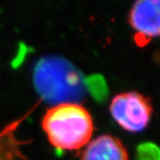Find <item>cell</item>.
<instances>
[{
	"label": "cell",
	"mask_w": 160,
	"mask_h": 160,
	"mask_svg": "<svg viewBox=\"0 0 160 160\" xmlns=\"http://www.w3.org/2000/svg\"><path fill=\"white\" fill-rule=\"evenodd\" d=\"M80 160H129L127 148L116 137L103 134L91 140Z\"/></svg>",
	"instance_id": "5"
},
{
	"label": "cell",
	"mask_w": 160,
	"mask_h": 160,
	"mask_svg": "<svg viewBox=\"0 0 160 160\" xmlns=\"http://www.w3.org/2000/svg\"><path fill=\"white\" fill-rule=\"evenodd\" d=\"M42 128L57 150L77 151L92 139L94 122L90 112L78 102H64L47 110Z\"/></svg>",
	"instance_id": "1"
},
{
	"label": "cell",
	"mask_w": 160,
	"mask_h": 160,
	"mask_svg": "<svg viewBox=\"0 0 160 160\" xmlns=\"http://www.w3.org/2000/svg\"><path fill=\"white\" fill-rule=\"evenodd\" d=\"M112 118L122 128L129 132H140L150 123L152 115L151 100L138 92H124L111 100Z\"/></svg>",
	"instance_id": "3"
},
{
	"label": "cell",
	"mask_w": 160,
	"mask_h": 160,
	"mask_svg": "<svg viewBox=\"0 0 160 160\" xmlns=\"http://www.w3.org/2000/svg\"><path fill=\"white\" fill-rule=\"evenodd\" d=\"M34 85L42 99L55 105L81 98L86 80L70 61L59 56H47L35 67Z\"/></svg>",
	"instance_id": "2"
},
{
	"label": "cell",
	"mask_w": 160,
	"mask_h": 160,
	"mask_svg": "<svg viewBox=\"0 0 160 160\" xmlns=\"http://www.w3.org/2000/svg\"><path fill=\"white\" fill-rule=\"evenodd\" d=\"M129 24L134 39L143 48L152 39L160 38V0H139L130 9Z\"/></svg>",
	"instance_id": "4"
},
{
	"label": "cell",
	"mask_w": 160,
	"mask_h": 160,
	"mask_svg": "<svg viewBox=\"0 0 160 160\" xmlns=\"http://www.w3.org/2000/svg\"><path fill=\"white\" fill-rule=\"evenodd\" d=\"M89 88L91 94L98 99H104L108 95V87L104 78L100 75L90 77L88 82L86 80V88Z\"/></svg>",
	"instance_id": "7"
},
{
	"label": "cell",
	"mask_w": 160,
	"mask_h": 160,
	"mask_svg": "<svg viewBox=\"0 0 160 160\" xmlns=\"http://www.w3.org/2000/svg\"><path fill=\"white\" fill-rule=\"evenodd\" d=\"M136 160H160V147L152 142H144L138 145Z\"/></svg>",
	"instance_id": "6"
}]
</instances>
